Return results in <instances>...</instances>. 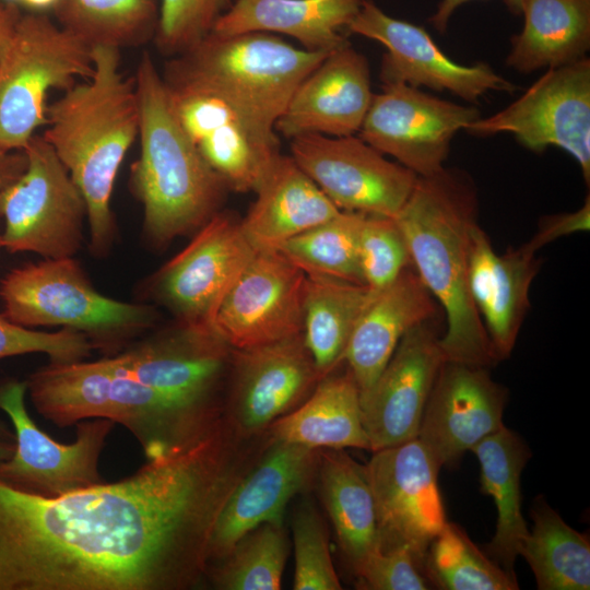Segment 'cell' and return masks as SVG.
I'll list each match as a JSON object with an SVG mask.
<instances>
[{"instance_id":"obj_1","label":"cell","mask_w":590,"mask_h":590,"mask_svg":"<svg viewBox=\"0 0 590 590\" xmlns=\"http://www.w3.org/2000/svg\"><path fill=\"white\" fill-rule=\"evenodd\" d=\"M261 445L220 425L131 475L47 498L0 482V590H189Z\"/></svg>"},{"instance_id":"obj_2","label":"cell","mask_w":590,"mask_h":590,"mask_svg":"<svg viewBox=\"0 0 590 590\" xmlns=\"http://www.w3.org/2000/svg\"><path fill=\"white\" fill-rule=\"evenodd\" d=\"M94 71L47 105L43 138L81 191L87 210L88 249L109 253L117 235L111 196L122 161L139 135L133 76L121 71L120 49L94 46Z\"/></svg>"},{"instance_id":"obj_3","label":"cell","mask_w":590,"mask_h":590,"mask_svg":"<svg viewBox=\"0 0 590 590\" xmlns=\"http://www.w3.org/2000/svg\"><path fill=\"white\" fill-rule=\"evenodd\" d=\"M475 189L462 172L444 167L417 177L393 217L411 266L441 307L446 330L440 346L446 361L491 367L496 359L469 288L471 231L477 223Z\"/></svg>"},{"instance_id":"obj_4","label":"cell","mask_w":590,"mask_h":590,"mask_svg":"<svg viewBox=\"0 0 590 590\" xmlns=\"http://www.w3.org/2000/svg\"><path fill=\"white\" fill-rule=\"evenodd\" d=\"M133 78L140 153L130 168L129 188L143 210L145 240L161 249L202 227L220 212L229 190L180 123L149 51L142 52Z\"/></svg>"},{"instance_id":"obj_5","label":"cell","mask_w":590,"mask_h":590,"mask_svg":"<svg viewBox=\"0 0 590 590\" xmlns=\"http://www.w3.org/2000/svg\"><path fill=\"white\" fill-rule=\"evenodd\" d=\"M26 385L34 408L47 421L58 427L90 418L119 423L138 440L146 460L196 445L223 421L115 371L104 357L49 362L32 373Z\"/></svg>"},{"instance_id":"obj_6","label":"cell","mask_w":590,"mask_h":590,"mask_svg":"<svg viewBox=\"0 0 590 590\" xmlns=\"http://www.w3.org/2000/svg\"><path fill=\"white\" fill-rule=\"evenodd\" d=\"M329 54L297 48L270 33L210 32L168 58L161 74L170 90L217 97L260 139L280 145L278 119L298 84Z\"/></svg>"},{"instance_id":"obj_7","label":"cell","mask_w":590,"mask_h":590,"mask_svg":"<svg viewBox=\"0 0 590 590\" xmlns=\"http://www.w3.org/2000/svg\"><path fill=\"white\" fill-rule=\"evenodd\" d=\"M2 315L26 328L55 327L84 333L94 350L111 356L152 329L158 311L101 294L74 259H43L0 280Z\"/></svg>"},{"instance_id":"obj_8","label":"cell","mask_w":590,"mask_h":590,"mask_svg":"<svg viewBox=\"0 0 590 590\" xmlns=\"http://www.w3.org/2000/svg\"><path fill=\"white\" fill-rule=\"evenodd\" d=\"M93 48L46 13H22L0 66L1 151H22L46 126L50 91L92 75Z\"/></svg>"},{"instance_id":"obj_9","label":"cell","mask_w":590,"mask_h":590,"mask_svg":"<svg viewBox=\"0 0 590 590\" xmlns=\"http://www.w3.org/2000/svg\"><path fill=\"white\" fill-rule=\"evenodd\" d=\"M22 151L25 170L0 190L3 248L43 259L74 257L84 239L85 200L43 135L32 137Z\"/></svg>"},{"instance_id":"obj_10","label":"cell","mask_w":590,"mask_h":590,"mask_svg":"<svg viewBox=\"0 0 590 590\" xmlns=\"http://www.w3.org/2000/svg\"><path fill=\"white\" fill-rule=\"evenodd\" d=\"M102 357L119 374L224 417L234 349L212 327L177 322Z\"/></svg>"},{"instance_id":"obj_11","label":"cell","mask_w":590,"mask_h":590,"mask_svg":"<svg viewBox=\"0 0 590 590\" xmlns=\"http://www.w3.org/2000/svg\"><path fill=\"white\" fill-rule=\"evenodd\" d=\"M26 392L25 380L0 384V410L10 418L15 435L13 455L0 461V482L47 498L105 482L99 458L116 423L107 418L78 422L75 441L58 442L28 415Z\"/></svg>"},{"instance_id":"obj_12","label":"cell","mask_w":590,"mask_h":590,"mask_svg":"<svg viewBox=\"0 0 590 590\" xmlns=\"http://www.w3.org/2000/svg\"><path fill=\"white\" fill-rule=\"evenodd\" d=\"M474 137L511 133L530 151L556 146L579 164L590 181V60L547 69L514 103L464 129Z\"/></svg>"},{"instance_id":"obj_13","label":"cell","mask_w":590,"mask_h":590,"mask_svg":"<svg viewBox=\"0 0 590 590\" xmlns=\"http://www.w3.org/2000/svg\"><path fill=\"white\" fill-rule=\"evenodd\" d=\"M256 252L240 220L220 211L153 274L146 292L177 322L213 328L222 300Z\"/></svg>"},{"instance_id":"obj_14","label":"cell","mask_w":590,"mask_h":590,"mask_svg":"<svg viewBox=\"0 0 590 590\" xmlns=\"http://www.w3.org/2000/svg\"><path fill=\"white\" fill-rule=\"evenodd\" d=\"M291 156L340 211L366 215L394 217L418 177L356 134L299 135Z\"/></svg>"},{"instance_id":"obj_15","label":"cell","mask_w":590,"mask_h":590,"mask_svg":"<svg viewBox=\"0 0 590 590\" xmlns=\"http://www.w3.org/2000/svg\"><path fill=\"white\" fill-rule=\"evenodd\" d=\"M474 106L449 102L402 83L373 95L358 135L418 177L445 166L456 133L480 118Z\"/></svg>"},{"instance_id":"obj_16","label":"cell","mask_w":590,"mask_h":590,"mask_svg":"<svg viewBox=\"0 0 590 590\" xmlns=\"http://www.w3.org/2000/svg\"><path fill=\"white\" fill-rule=\"evenodd\" d=\"M373 491L379 548L408 547L426 557L446 523L438 487L440 465L416 437L373 451L365 464Z\"/></svg>"},{"instance_id":"obj_17","label":"cell","mask_w":590,"mask_h":590,"mask_svg":"<svg viewBox=\"0 0 590 590\" xmlns=\"http://www.w3.org/2000/svg\"><path fill=\"white\" fill-rule=\"evenodd\" d=\"M346 32L386 47L379 72L382 84L447 91L470 103L491 92L512 94L518 88L487 63L452 61L423 27L388 15L371 0H363Z\"/></svg>"},{"instance_id":"obj_18","label":"cell","mask_w":590,"mask_h":590,"mask_svg":"<svg viewBox=\"0 0 590 590\" xmlns=\"http://www.w3.org/2000/svg\"><path fill=\"white\" fill-rule=\"evenodd\" d=\"M322 378L302 333L234 350L224 420L245 438L260 436L300 405Z\"/></svg>"},{"instance_id":"obj_19","label":"cell","mask_w":590,"mask_h":590,"mask_svg":"<svg viewBox=\"0 0 590 590\" xmlns=\"http://www.w3.org/2000/svg\"><path fill=\"white\" fill-rule=\"evenodd\" d=\"M305 282L279 250L257 251L222 300L214 330L234 350L302 333Z\"/></svg>"},{"instance_id":"obj_20","label":"cell","mask_w":590,"mask_h":590,"mask_svg":"<svg viewBox=\"0 0 590 590\" xmlns=\"http://www.w3.org/2000/svg\"><path fill=\"white\" fill-rule=\"evenodd\" d=\"M435 319L408 331L373 387L361 397L370 451L417 437L422 415L446 361Z\"/></svg>"},{"instance_id":"obj_21","label":"cell","mask_w":590,"mask_h":590,"mask_svg":"<svg viewBox=\"0 0 590 590\" xmlns=\"http://www.w3.org/2000/svg\"><path fill=\"white\" fill-rule=\"evenodd\" d=\"M507 389L488 367L445 361L427 399L417 438L441 467L455 468L467 451L504 426Z\"/></svg>"},{"instance_id":"obj_22","label":"cell","mask_w":590,"mask_h":590,"mask_svg":"<svg viewBox=\"0 0 590 590\" xmlns=\"http://www.w3.org/2000/svg\"><path fill=\"white\" fill-rule=\"evenodd\" d=\"M319 451L271 439L236 485L215 522L208 548V567L256 527L266 522L284 524L290 500L316 486Z\"/></svg>"},{"instance_id":"obj_23","label":"cell","mask_w":590,"mask_h":590,"mask_svg":"<svg viewBox=\"0 0 590 590\" xmlns=\"http://www.w3.org/2000/svg\"><path fill=\"white\" fill-rule=\"evenodd\" d=\"M373 95L368 60L349 44L326 56L298 84L275 131L290 140L356 134Z\"/></svg>"},{"instance_id":"obj_24","label":"cell","mask_w":590,"mask_h":590,"mask_svg":"<svg viewBox=\"0 0 590 590\" xmlns=\"http://www.w3.org/2000/svg\"><path fill=\"white\" fill-rule=\"evenodd\" d=\"M180 123L229 191L256 192L280 145L260 139L226 103L206 93L170 90Z\"/></svg>"},{"instance_id":"obj_25","label":"cell","mask_w":590,"mask_h":590,"mask_svg":"<svg viewBox=\"0 0 590 590\" xmlns=\"http://www.w3.org/2000/svg\"><path fill=\"white\" fill-rule=\"evenodd\" d=\"M535 253L523 244L498 255L479 223L471 231L470 294L498 362L512 352L530 307V287L541 267Z\"/></svg>"},{"instance_id":"obj_26","label":"cell","mask_w":590,"mask_h":590,"mask_svg":"<svg viewBox=\"0 0 590 590\" xmlns=\"http://www.w3.org/2000/svg\"><path fill=\"white\" fill-rule=\"evenodd\" d=\"M438 304L412 266L374 292L351 335L344 363L361 397L375 384L403 335L435 319Z\"/></svg>"},{"instance_id":"obj_27","label":"cell","mask_w":590,"mask_h":590,"mask_svg":"<svg viewBox=\"0 0 590 590\" xmlns=\"http://www.w3.org/2000/svg\"><path fill=\"white\" fill-rule=\"evenodd\" d=\"M255 193L240 227L256 251L276 250L340 212L291 155L276 157Z\"/></svg>"},{"instance_id":"obj_28","label":"cell","mask_w":590,"mask_h":590,"mask_svg":"<svg viewBox=\"0 0 590 590\" xmlns=\"http://www.w3.org/2000/svg\"><path fill=\"white\" fill-rule=\"evenodd\" d=\"M363 0H234L211 32L278 33L308 51L331 52L350 44L345 33Z\"/></svg>"},{"instance_id":"obj_29","label":"cell","mask_w":590,"mask_h":590,"mask_svg":"<svg viewBox=\"0 0 590 590\" xmlns=\"http://www.w3.org/2000/svg\"><path fill=\"white\" fill-rule=\"evenodd\" d=\"M339 367L324 376L300 405L274 421L267 433L273 439L312 449L370 450L359 389L350 369L339 371Z\"/></svg>"},{"instance_id":"obj_30","label":"cell","mask_w":590,"mask_h":590,"mask_svg":"<svg viewBox=\"0 0 590 590\" xmlns=\"http://www.w3.org/2000/svg\"><path fill=\"white\" fill-rule=\"evenodd\" d=\"M480 463L481 492L493 497L496 531L484 553L514 578L515 563L529 529L521 512L520 477L532 453L523 438L505 425L471 450Z\"/></svg>"},{"instance_id":"obj_31","label":"cell","mask_w":590,"mask_h":590,"mask_svg":"<svg viewBox=\"0 0 590 590\" xmlns=\"http://www.w3.org/2000/svg\"><path fill=\"white\" fill-rule=\"evenodd\" d=\"M316 486L354 576L379 547L376 507L365 464L344 449H320Z\"/></svg>"},{"instance_id":"obj_32","label":"cell","mask_w":590,"mask_h":590,"mask_svg":"<svg viewBox=\"0 0 590 590\" xmlns=\"http://www.w3.org/2000/svg\"><path fill=\"white\" fill-rule=\"evenodd\" d=\"M524 22L511 38L506 64L529 74L586 58L590 48V0H523Z\"/></svg>"},{"instance_id":"obj_33","label":"cell","mask_w":590,"mask_h":590,"mask_svg":"<svg viewBox=\"0 0 590 590\" xmlns=\"http://www.w3.org/2000/svg\"><path fill=\"white\" fill-rule=\"evenodd\" d=\"M373 294L363 284L306 275L302 334L322 377L344 363L353 330Z\"/></svg>"},{"instance_id":"obj_34","label":"cell","mask_w":590,"mask_h":590,"mask_svg":"<svg viewBox=\"0 0 590 590\" xmlns=\"http://www.w3.org/2000/svg\"><path fill=\"white\" fill-rule=\"evenodd\" d=\"M532 530L519 555L529 564L540 590H589L590 541L538 497L531 507Z\"/></svg>"},{"instance_id":"obj_35","label":"cell","mask_w":590,"mask_h":590,"mask_svg":"<svg viewBox=\"0 0 590 590\" xmlns=\"http://www.w3.org/2000/svg\"><path fill=\"white\" fill-rule=\"evenodd\" d=\"M56 22L90 45L118 49L153 40L158 0H60Z\"/></svg>"},{"instance_id":"obj_36","label":"cell","mask_w":590,"mask_h":590,"mask_svg":"<svg viewBox=\"0 0 590 590\" xmlns=\"http://www.w3.org/2000/svg\"><path fill=\"white\" fill-rule=\"evenodd\" d=\"M290 554L284 524L266 522L240 536L208 567L206 580L220 590H279Z\"/></svg>"},{"instance_id":"obj_37","label":"cell","mask_w":590,"mask_h":590,"mask_svg":"<svg viewBox=\"0 0 590 590\" xmlns=\"http://www.w3.org/2000/svg\"><path fill=\"white\" fill-rule=\"evenodd\" d=\"M366 214L340 211L332 219L282 244L279 250L306 275L364 284L358 238Z\"/></svg>"},{"instance_id":"obj_38","label":"cell","mask_w":590,"mask_h":590,"mask_svg":"<svg viewBox=\"0 0 590 590\" xmlns=\"http://www.w3.org/2000/svg\"><path fill=\"white\" fill-rule=\"evenodd\" d=\"M427 577L444 590H517L508 575L471 541L458 523L446 521L425 557ZM433 587V588H434Z\"/></svg>"},{"instance_id":"obj_39","label":"cell","mask_w":590,"mask_h":590,"mask_svg":"<svg viewBox=\"0 0 590 590\" xmlns=\"http://www.w3.org/2000/svg\"><path fill=\"white\" fill-rule=\"evenodd\" d=\"M295 590H340L329 545L327 523L314 500L305 494L292 517Z\"/></svg>"},{"instance_id":"obj_40","label":"cell","mask_w":590,"mask_h":590,"mask_svg":"<svg viewBox=\"0 0 590 590\" xmlns=\"http://www.w3.org/2000/svg\"><path fill=\"white\" fill-rule=\"evenodd\" d=\"M364 284L377 292L411 266L404 237L393 217L365 215L358 238Z\"/></svg>"},{"instance_id":"obj_41","label":"cell","mask_w":590,"mask_h":590,"mask_svg":"<svg viewBox=\"0 0 590 590\" xmlns=\"http://www.w3.org/2000/svg\"><path fill=\"white\" fill-rule=\"evenodd\" d=\"M234 0H158L153 38L157 51L174 57L208 35Z\"/></svg>"},{"instance_id":"obj_42","label":"cell","mask_w":590,"mask_h":590,"mask_svg":"<svg viewBox=\"0 0 590 590\" xmlns=\"http://www.w3.org/2000/svg\"><path fill=\"white\" fill-rule=\"evenodd\" d=\"M93 350L88 338L82 332L67 328L55 332L32 330L0 314V359L44 353L50 363L66 364L87 359Z\"/></svg>"},{"instance_id":"obj_43","label":"cell","mask_w":590,"mask_h":590,"mask_svg":"<svg viewBox=\"0 0 590 590\" xmlns=\"http://www.w3.org/2000/svg\"><path fill=\"white\" fill-rule=\"evenodd\" d=\"M357 588L365 590H427L433 586L425 569V557L408 547H377L357 574Z\"/></svg>"},{"instance_id":"obj_44","label":"cell","mask_w":590,"mask_h":590,"mask_svg":"<svg viewBox=\"0 0 590 590\" xmlns=\"http://www.w3.org/2000/svg\"><path fill=\"white\" fill-rule=\"evenodd\" d=\"M590 227V198L587 196L581 208L574 212L547 215L541 219L538 231L526 244L534 251L555 239L577 233L589 231Z\"/></svg>"},{"instance_id":"obj_45","label":"cell","mask_w":590,"mask_h":590,"mask_svg":"<svg viewBox=\"0 0 590 590\" xmlns=\"http://www.w3.org/2000/svg\"><path fill=\"white\" fill-rule=\"evenodd\" d=\"M21 15L15 2L0 0V66L13 39Z\"/></svg>"},{"instance_id":"obj_46","label":"cell","mask_w":590,"mask_h":590,"mask_svg":"<svg viewBox=\"0 0 590 590\" xmlns=\"http://www.w3.org/2000/svg\"><path fill=\"white\" fill-rule=\"evenodd\" d=\"M469 1L471 0H441L436 11L434 12V14L430 16L429 22L438 32L445 33L448 27L449 20L455 13V11L460 5ZM503 1L510 12L517 15L521 14L523 0H503Z\"/></svg>"},{"instance_id":"obj_47","label":"cell","mask_w":590,"mask_h":590,"mask_svg":"<svg viewBox=\"0 0 590 590\" xmlns=\"http://www.w3.org/2000/svg\"><path fill=\"white\" fill-rule=\"evenodd\" d=\"M27 165L23 151L0 150V190L17 179Z\"/></svg>"},{"instance_id":"obj_48","label":"cell","mask_w":590,"mask_h":590,"mask_svg":"<svg viewBox=\"0 0 590 590\" xmlns=\"http://www.w3.org/2000/svg\"><path fill=\"white\" fill-rule=\"evenodd\" d=\"M60 0H20V2L28 7L33 12L54 11Z\"/></svg>"},{"instance_id":"obj_49","label":"cell","mask_w":590,"mask_h":590,"mask_svg":"<svg viewBox=\"0 0 590 590\" xmlns=\"http://www.w3.org/2000/svg\"><path fill=\"white\" fill-rule=\"evenodd\" d=\"M0 439L15 442L13 428L2 418H0Z\"/></svg>"},{"instance_id":"obj_50","label":"cell","mask_w":590,"mask_h":590,"mask_svg":"<svg viewBox=\"0 0 590 590\" xmlns=\"http://www.w3.org/2000/svg\"><path fill=\"white\" fill-rule=\"evenodd\" d=\"M15 449V442L0 439V461L9 459Z\"/></svg>"},{"instance_id":"obj_51","label":"cell","mask_w":590,"mask_h":590,"mask_svg":"<svg viewBox=\"0 0 590 590\" xmlns=\"http://www.w3.org/2000/svg\"><path fill=\"white\" fill-rule=\"evenodd\" d=\"M0 248H3V243H2L1 234H0Z\"/></svg>"},{"instance_id":"obj_52","label":"cell","mask_w":590,"mask_h":590,"mask_svg":"<svg viewBox=\"0 0 590 590\" xmlns=\"http://www.w3.org/2000/svg\"><path fill=\"white\" fill-rule=\"evenodd\" d=\"M7 1H12V2H20V0H7Z\"/></svg>"}]
</instances>
